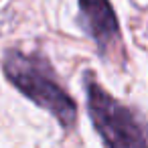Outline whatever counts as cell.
I'll return each mask as SVG.
<instances>
[{
	"label": "cell",
	"instance_id": "cell-1",
	"mask_svg": "<svg viewBox=\"0 0 148 148\" xmlns=\"http://www.w3.org/2000/svg\"><path fill=\"white\" fill-rule=\"evenodd\" d=\"M6 79L35 106L49 112L61 128H71L77 122L75 99L61 87L51 63L35 53L8 51L2 61Z\"/></svg>",
	"mask_w": 148,
	"mask_h": 148
},
{
	"label": "cell",
	"instance_id": "cell-3",
	"mask_svg": "<svg viewBox=\"0 0 148 148\" xmlns=\"http://www.w3.org/2000/svg\"><path fill=\"white\" fill-rule=\"evenodd\" d=\"M79 16L83 31L91 37L103 57L114 55L116 51L122 53L120 25L110 0H79Z\"/></svg>",
	"mask_w": 148,
	"mask_h": 148
},
{
	"label": "cell",
	"instance_id": "cell-2",
	"mask_svg": "<svg viewBox=\"0 0 148 148\" xmlns=\"http://www.w3.org/2000/svg\"><path fill=\"white\" fill-rule=\"evenodd\" d=\"M87 114L106 148H146L144 128L136 114L91 77L85 79Z\"/></svg>",
	"mask_w": 148,
	"mask_h": 148
}]
</instances>
